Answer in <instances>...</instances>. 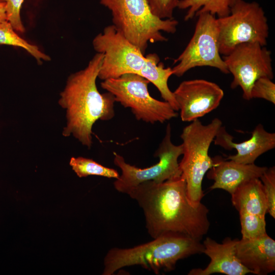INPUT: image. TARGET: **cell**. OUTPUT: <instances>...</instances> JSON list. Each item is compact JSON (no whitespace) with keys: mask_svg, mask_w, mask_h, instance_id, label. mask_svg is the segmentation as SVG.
<instances>
[{"mask_svg":"<svg viewBox=\"0 0 275 275\" xmlns=\"http://www.w3.org/2000/svg\"><path fill=\"white\" fill-rule=\"evenodd\" d=\"M0 44L9 45L21 47L36 59L39 63L42 60L48 61L50 58L40 50L38 47L19 36L8 21L0 23Z\"/></svg>","mask_w":275,"mask_h":275,"instance_id":"obj_20","label":"cell"},{"mask_svg":"<svg viewBox=\"0 0 275 275\" xmlns=\"http://www.w3.org/2000/svg\"><path fill=\"white\" fill-rule=\"evenodd\" d=\"M149 81L143 76L127 73L101 82V88L112 94L116 102L131 109L136 120L146 123H163L178 116L167 101L152 97L148 90Z\"/></svg>","mask_w":275,"mask_h":275,"instance_id":"obj_7","label":"cell"},{"mask_svg":"<svg viewBox=\"0 0 275 275\" xmlns=\"http://www.w3.org/2000/svg\"><path fill=\"white\" fill-rule=\"evenodd\" d=\"M69 164L80 178L95 175L116 179L120 176L116 170L103 166L92 159L86 157H72Z\"/></svg>","mask_w":275,"mask_h":275,"instance_id":"obj_21","label":"cell"},{"mask_svg":"<svg viewBox=\"0 0 275 275\" xmlns=\"http://www.w3.org/2000/svg\"><path fill=\"white\" fill-rule=\"evenodd\" d=\"M197 16L198 19L192 38L183 52L174 60V64L176 65L172 68L173 75L181 77L189 70L202 66L214 67L224 73H229L219 52L215 16L208 12Z\"/></svg>","mask_w":275,"mask_h":275,"instance_id":"obj_10","label":"cell"},{"mask_svg":"<svg viewBox=\"0 0 275 275\" xmlns=\"http://www.w3.org/2000/svg\"><path fill=\"white\" fill-rule=\"evenodd\" d=\"M173 92L183 122L198 119L215 109L224 95L216 84L201 79L184 80Z\"/></svg>","mask_w":275,"mask_h":275,"instance_id":"obj_12","label":"cell"},{"mask_svg":"<svg viewBox=\"0 0 275 275\" xmlns=\"http://www.w3.org/2000/svg\"><path fill=\"white\" fill-rule=\"evenodd\" d=\"M222 122L218 118L203 125L199 119L191 121L182 130L183 157L179 167L186 185V193L190 202L198 206L204 197L202 183L206 172L215 166L208 151Z\"/></svg>","mask_w":275,"mask_h":275,"instance_id":"obj_5","label":"cell"},{"mask_svg":"<svg viewBox=\"0 0 275 275\" xmlns=\"http://www.w3.org/2000/svg\"><path fill=\"white\" fill-rule=\"evenodd\" d=\"M152 13L161 19H173L175 9L181 0H147Z\"/></svg>","mask_w":275,"mask_h":275,"instance_id":"obj_25","label":"cell"},{"mask_svg":"<svg viewBox=\"0 0 275 275\" xmlns=\"http://www.w3.org/2000/svg\"><path fill=\"white\" fill-rule=\"evenodd\" d=\"M271 80L267 77L258 79L251 90L252 99H264L275 104V84Z\"/></svg>","mask_w":275,"mask_h":275,"instance_id":"obj_24","label":"cell"},{"mask_svg":"<svg viewBox=\"0 0 275 275\" xmlns=\"http://www.w3.org/2000/svg\"><path fill=\"white\" fill-rule=\"evenodd\" d=\"M146 57L147 61L140 75L153 84L164 100L169 103L175 111H179L173 92L169 89L168 84L169 78L173 75L172 68H165L156 53H149Z\"/></svg>","mask_w":275,"mask_h":275,"instance_id":"obj_18","label":"cell"},{"mask_svg":"<svg viewBox=\"0 0 275 275\" xmlns=\"http://www.w3.org/2000/svg\"><path fill=\"white\" fill-rule=\"evenodd\" d=\"M235 252L241 264L252 273L266 275L275 270V241L267 233L252 239H238Z\"/></svg>","mask_w":275,"mask_h":275,"instance_id":"obj_15","label":"cell"},{"mask_svg":"<svg viewBox=\"0 0 275 275\" xmlns=\"http://www.w3.org/2000/svg\"><path fill=\"white\" fill-rule=\"evenodd\" d=\"M171 131L169 123L165 135L154 153L159 161L150 167L141 169L131 165L122 155L114 152V163L121 171V174L114 182L118 192L127 194L141 183L149 181L162 182L181 175L178 159L182 155L183 147L182 144L176 145L172 143Z\"/></svg>","mask_w":275,"mask_h":275,"instance_id":"obj_8","label":"cell"},{"mask_svg":"<svg viewBox=\"0 0 275 275\" xmlns=\"http://www.w3.org/2000/svg\"><path fill=\"white\" fill-rule=\"evenodd\" d=\"M233 206L238 212L265 217L268 204L260 178H253L239 185L231 194Z\"/></svg>","mask_w":275,"mask_h":275,"instance_id":"obj_17","label":"cell"},{"mask_svg":"<svg viewBox=\"0 0 275 275\" xmlns=\"http://www.w3.org/2000/svg\"><path fill=\"white\" fill-rule=\"evenodd\" d=\"M219 53L229 54L238 45L257 42L266 46L269 35L267 17L256 2L239 0L226 16L216 18Z\"/></svg>","mask_w":275,"mask_h":275,"instance_id":"obj_6","label":"cell"},{"mask_svg":"<svg viewBox=\"0 0 275 275\" xmlns=\"http://www.w3.org/2000/svg\"><path fill=\"white\" fill-rule=\"evenodd\" d=\"M233 140V137L222 126L213 142L226 150L236 149L237 153L226 159L240 163H254L259 156L275 147V133L267 131L261 124L255 127L249 140L239 143H234Z\"/></svg>","mask_w":275,"mask_h":275,"instance_id":"obj_13","label":"cell"},{"mask_svg":"<svg viewBox=\"0 0 275 275\" xmlns=\"http://www.w3.org/2000/svg\"><path fill=\"white\" fill-rule=\"evenodd\" d=\"M103 58L102 53L97 52L86 67L70 75L59 100L66 113L63 135H73L89 149L92 145L94 124L115 116L114 96L108 92L100 93L96 86Z\"/></svg>","mask_w":275,"mask_h":275,"instance_id":"obj_2","label":"cell"},{"mask_svg":"<svg viewBox=\"0 0 275 275\" xmlns=\"http://www.w3.org/2000/svg\"><path fill=\"white\" fill-rule=\"evenodd\" d=\"M24 0H5L7 20L14 30L20 33L25 32V28L20 17V10Z\"/></svg>","mask_w":275,"mask_h":275,"instance_id":"obj_26","label":"cell"},{"mask_svg":"<svg viewBox=\"0 0 275 275\" xmlns=\"http://www.w3.org/2000/svg\"><path fill=\"white\" fill-rule=\"evenodd\" d=\"M127 195L143 209L153 238L171 235L201 241L208 231L209 210L202 203L195 206L190 202L182 175L162 182L141 183Z\"/></svg>","mask_w":275,"mask_h":275,"instance_id":"obj_1","label":"cell"},{"mask_svg":"<svg viewBox=\"0 0 275 275\" xmlns=\"http://www.w3.org/2000/svg\"><path fill=\"white\" fill-rule=\"evenodd\" d=\"M223 59L233 76L231 88L240 87L242 97L246 100L252 99L251 90L258 79L273 78L271 51L259 43L240 44Z\"/></svg>","mask_w":275,"mask_h":275,"instance_id":"obj_11","label":"cell"},{"mask_svg":"<svg viewBox=\"0 0 275 275\" xmlns=\"http://www.w3.org/2000/svg\"><path fill=\"white\" fill-rule=\"evenodd\" d=\"M7 21L5 2H0V23Z\"/></svg>","mask_w":275,"mask_h":275,"instance_id":"obj_27","label":"cell"},{"mask_svg":"<svg viewBox=\"0 0 275 275\" xmlns=\"http://www.w3.org/2000/svg\"><path fill=\"white\" fill-rule=\"evenodd\" d=\"M268 204L267 213L275 218V167L267 169L260 177Z\"/></svg>","mask_w":275,"mask_h":275,"instance_id":"obj_23","label":"cell"},{"mask_svg":"<svg viewBox=\"0 0 275 275\" xmlns=\"http://www.w3.org/2000/svg\"><path fill=\"white\" fill-rule=\"evenodd\" d=\"M239 0H181L178 8L188 9L184 20L188 21L201 13L208 12L218 18L229 14L233 5Z\"/></svg>","mask_w":275,"mask_h":275,"instance_id":"obj_19","label":"cell"},{"mask_svg":"<svg viewBox=\"0 0 275 275\" xmlns=\"http://www.w3.org/2000/svg\"><path fill=\"white\" fill-rule=\"evenodd\" d=\"M242 239H252L266 233L265 217L239 212Z\"/></svg>","mask_w":275,"mask_h":275,"instance_id":"obj_22","label":"cell"},{"mask_svg":"<svg viewBox=\"0 0 275 275\" xmlns=\"http://www.w3.org/2000/svg\"><path fill=\"white\" fill-rule=\"evenodd\" d=\"M5 0H0V2H4Z\"/></svg>","mask_w":275,"mask_h":275,"instance_id":"obj_28","label":"cell"},{"mask_svg":"<svg viewBox=\"0 0 275 275\" xmlns=\"http://www.w3.org/2000/svg\"><path fill=\"white\" fill-rule=\"evenodd\" d=\"M238 239L226 238L219 243L210 237L203 241V253L210 258L208 265L204 269H191L189 275H209L221 273L227 275H244L252 273L244 266L236 255L235 245Z\"/></svg>","mask_w":275,"mask_h":275,"instance_id":"obj_14","label":"cell"},{"mask_svg":"<svg viewBox=\"0 0 275 275\" xmlns=\"http://www.w3.org/2000/svg\"><path fill=\"white\" fill-rule=\"evenodd\" d=\"M200 240L178 235H164L132 248L111 249L104 258L103 275H113L125 267L140 265L159 274L175 268L179 260L203 253Z\"/></svg>","mask_w":275,"mask_h":275,"instance_id":"obj_3","label":"cell"},{"mask_svg":"<svg viewBox=\"0 0 275 275\" xmlns=\"http://www.w3.org/2000/svg\"><path fill=\"white\" fill-rule=\"evenodd\" d=\"M213 159L215 166L209 169L207 175L208 179L214 181L210 188L223 189L231 195L243 182L253 178H260L267 169L254 163L243 164L229 159Z\"/></svg>","mask_w":275,"mask_h":275,"instance_id":"obj_16","label":"cell"},{"mask_svg":"<svg viewBox=\"0 0 275 275\" xmlns=\"http://www.w3.org/2000/svg\"><path fill=\"white\" fill-rule=\"evenodd\" d=\"M100 3L110 10L113 24L144 54L149 43L168 40L161 31L176 32L178 21L154 16L147 0H100Z\"/></svg>","mask_w":275,"mask_h":275,"instance_id":"obj_4","label":"cell"},{"mask_svg":"<svg viewBox=\"0 0 275 275\" xmlns=\"http://www.w3.org/2000/svg\"><path fill=\"white\" fill-rule=\"evenodd\" d=\"M92 44L103 58L98 77L102 80L127 73L140 75L147 59L113 25L106 26L94 38Z\"/></svg>","mask_w":275,"mask_h":275,"instance_id":"obj_9","label":"cell"}]
</instances>
